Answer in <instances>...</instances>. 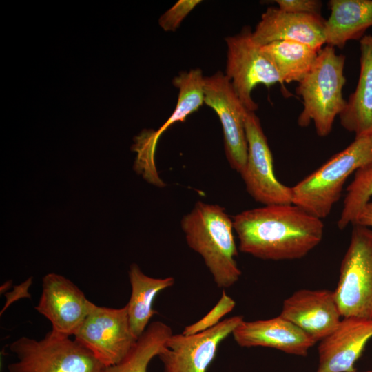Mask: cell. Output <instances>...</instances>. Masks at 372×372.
<instances>
[{"mask_svg":"<svg viewBox=\"0 0 372 372\" xmlns=\"http://www.w3.org/2000/svg\"><path fill=\"white\" fill-rule=\"evenodd\" d=\"M235 306L234 299L223 291L216 304L197 322L186 326L182 333L186 335H194L214 327L223 320L221 319L225 315L234 309Z\"/></svg>","mask_w":372,"mask_h":372,"instance_id":"obj_24","label":"cell"},{"mask_svg":"<svg viewBox=\"0 0 372 372\" xmlns=\"http://www.w3.org/2000/svg\"><path fill=\"white\" fill-rule=\"evenodd\" d=\"M354 225L372 229V199L360 209L352 225Z\"/></svg>","mask_w":372,"mask_h":372,"instance_id":"obj_28","label":"cell"},{"mask_svg":"<svg viewBox=\"0 0 372 372\" xmlns=\"http://www.w3.org/2000/svg\"><path fill=\"white\" fill-rule=\"evenodd\" d=\"M201 3L200 0H179L159 18L160 26L166 32H174L185 18Z\"/></svg>","mask_w":372,"mask_h":372,"instance_id":"obj_25","label":"cell"},{"mask_svg":"<svg viewBox=\"0 0 372 372\" xmlns=\"http://www.w3.org/2000/svg\"><path fill=\"white\" fill-rule=\"evenodd\" d=\"M172 334L171 327L165 323L151 322L126 357L106 367L105 372H147L149 362L158 355Z\"/></svg>","mask_w":372,"mask_h":372,"instance_id":"obj_21","label":"cell"},{"mask_svg":"<svg viewBox=\"0 0 372 372\" xmlns=\"http://www.w3.org/2000/svg\"><path fill=\"white\" fill-rule=\"evenodd\" d=\"M280 316L307 333L316 343L338 327L342 317L334 291L303 289L286 298Z\"/></svg>","mask_w":372,"mask_h":372,"instance_id":"obj_13","label":"cell"},{"mask_svg":"<svg viewBox=\"0 0 372 372\" xmlns=\"http://www.w3.org/2000/svg\"><path fill=\"white\" fill-rule=\"evenodd\" d=\"M232 335L241 347H269L298 356L307 355L316 344L302 330L280 315L267 320H243Z\"/></svg>","mask_w":372,"mask_h":372,"instance_id":"obj_16","label":"cell"},{"mask_svg":"<svg viewBox=\"0 0 372 372\" xmlns=\"http://www.w3.org/2000/svg\"><path fill=\"white\" fill-rule=\"evenodd\" d=\"M128 276L131 295L125 306L132 332L138 339L147 328L151 318L158 313L153 308L155 298L172 287L175 280L173 277H149L136 263L130 266Z\"/></svg>","mask_w":372,"mask_h":372,"instance_id":"obj_19","label":"cell"},{"mask_svg":"<svg viewBox=\"0 0 372 372\" xmlns=\"http://www.w3.org/2000/svg\"><path fill=\"white\" fill-rule=\"evenodd\" d=\"M325 21L321 15L292 13L278 7H269L262 14L252 31V39L259 46L276 41H292L320 51L326 44Z\"/></svg>","mask_w":372,"mask_h":372,"instance_id":"obj_15","label":"cell"},{"mask_svg":"<svg viewBox=\"0 0 372 372\" xmlns=\"http://www.w3.org/2000/svg\"><path fill=\"white\" fill-rule=\"evenodd\" d=\"M233 223L240 251L267 260L303 258L320 243L324 228L322 219L293 203L247 209Z\"/></svg>","mask_w":372,"mask_h":372,"instance_id":"obj_1","label":"cell"},{"mask_svg":"<svg viewBox=\"0 0 372 372\" xmlns=\"http://www.w3.org/2000/svg\"><path fill=\"white\" fill-rule=\"evenodd\" d=\"M17 360L9 372H105L106 366L75 339L52 330L43 339L21 337L10 345Z\"/></svg>","mask_w":372,"mask_h":372,"instance_id":"obj_5","label":"cell"},{"mask_svg":"<svg viewBox=\"0 0 372 372\" xmlns=\"http://www.w3.org/2000/svg\"><path fill=\"white\" fill-rule=\"evenodd\" d=\"M372 338V320L342 318L338 327L320 342L316 372H351Z\"/></svg>","mask_w":372,"mask_h":372,"instance_id":"obj_14","label":"cell"},{"mask_svg":"<svg viewBox=\"0 0 372 372\" xmlns=\"http://www.w3.org/2000/svg\"><path fill=\"white\" fill-rule=\"evenodd\" d=\"M180 226L188 246L202 257L218 287L229 288L238 281L234 223L225 208L198 201Z\"/></svg>","mask_w":372,"mask_h":372,"instance_id":"obj_2","label":"cell"},{"mask_svg":"<svg viewBox=\"0 0 372 372\" xmlns=\"http://www.w3.org/2000/svg\"><path fill=\"white\" fill-rule=\"evenodd\" d=\"M74 339L106 367L122 361L138 340L132 332L126 306L116 309L96 304Z\"/></svg>","mask_w":372,"mask_h":372,"instance_id":"obj_8","label":"cell"},{"mask_svg":"<svg viewBox=\"0 0 372 372\" xmlns=\"http://www.w3.org/2000/svg\"><path fill=\"white\" fill-rule=\"evenodd\" d=\"M32 283V278H28L27 280L21 283L20 285L15 286L14 290L10 293L6 294V303L1 311V314L10 306L13 302L23 298H30V295L28 293V288Z\"/></svg>","mask_w":372,"mask_h":372,"instance_id":"obj_27","label":"cell"},{"mask_svg":"<svg viewBox=\"0 0 372 372\" xmlns=\"http://www.w3.org/2000/svg\"><path fill=\"white\" fill-rule=\"evenodd\" d=\"M284 83H299L313 67L319 51L296 41H280L260 46Z\"/></svg>","mask_w":372,"mask_h":372,"instance_id":"obj_20","label":"cell"},{"mask_svg":"<svg viewBox=\"0 0 372 372\" xmlns=\"http://www.w3.org/2000/svg\"><path fill=\"white\" fill-rule=\"evenodd\" d=\"M372 163V137L355 138L346 148L291 187L292 203L320 219L339 200L347 178Z\"/></svg>","mask_w":372,"mask_h":372,"instance_id":"obj_4","label":"cell"},{"mask_svg":"<svg viewBox=\"0 0 372 372\" xmlns=\"http://www.w3.org/2000/svg\"><path fill=\"white\" fill-rule=\"evenodd\" d=\"M333 291L342 318L372 320V229L353 225Z\"/></svg>","mask_w":372,"mask_h":372,"instance_id":"obj_6","label":"cell"},{"mask_svg":"<svg viewBox=\"0 0 372 372\" xmlns=\"http://www.w3.org/2000/svg\"><path fill=\"white\" fill-rule=\"evenodd\" d=\"M205 103L218 115L223 132L224 148L231 167L240 174L247 157L245 107L228 77L220 71L204 80Z\"/></svg>","mask_w":372,"mask_h":372,"instance_id":"obj_10","label":"cell"},{"mask_svg":"<svg viewBox=\"0 0 372 372\" xmlns=\"http://www.w3.org/2000/svg\"><path fill=\"white\" fill-rule=\"evenodd\" d=\"M351 372H372V370L365 371H351Z\"/></svg>","mask_w":372,"mask_h":372,"instance_id":"obj_30","label":"cell"},{"mask_svg":"<svg viewBox=\"0 0 372 372\" xmlns=\"http://www.w3.org/2000/svg\"><path fill=\"white\" fill-rule=\"evenodd\" d=\"M204 80L200 68L182 72L173 79V85L178 89L176 107L168 119L157 130H152L158 142L161 135L172 125L184 122L187 117L197 111L205 103Z\"/></svg>","mask_w":372,"mask_h":372,"instance_id":"obj_22","label":"cell"},{"mask_svg":"<svg viewBox=\"0 0 372 372\" xmlns=\"http://www.w3.org/2000/svg\"><path fill=\"white\" fill-rule=\"evenodd\" d=\"M326 19V45L342 49L350 40L361 39L372 26V0H331Z\"/></svg>","mask_w":372,"mask_h":372,"instance_id":"obj_18","label":"cell"},{"mask_svg":"<svg viewBox=\"0 0 372 372\" xmlns=\"http://www.w3.org/2000/svg\"><path fill=\"white\" fill-rule=\"evenodd\" d=\"M278 8L288 12L321 15L322 3L318 0H276Z\"/></svg>","mask_w":372,"mask_h":372,"instance_id":"obj_26","label":"cell"},{"mask_svg":"<svg viewBox=\"0 0 372 372\" xmlns=\"http://www.w3.org/2000/svg\"><path fill=\"white\" fill-rule=\"evenodd\" d=\"M12 285V280L6 281L3 285L1 287V293L6 291Z\"/></svg>","mask_w":372,"mask_h":372,"instance_id":"obj_29","label":"cell"},{"mask_svg":"<svg viewBox=\"0 0 372 372\" xmlns=\"http://www.w3.org/2000/svg\"><path fill=\"white\" fill-rule=\"evenodd\" d=\"M372 199V163L358 169L347 188L337 225L342 230L353 225L360 209Z\"/></svg>","mask_w":372,"mask_h":372,"instance_id":"obj_23","label":"cell"},{"mask_svg":"<svg viewBox=\"0 0 372 372\" xmlns=\"http://www.w3.org/2000/svg\"><path fill=\"white\" fill-rule=\"evenodd\" d=\"M360 50L358 81L338 117L341 125L355 138L372 137V34L360 40Z\"/></svg>","mask_w":372,"mask_h":372,"instance_id":"obj_17","label":"cell"},{"mask_svg":"<svg viewBox=\"0 0 372 372\" xmlns=\"http://www.w3.org/2000/svg\"><path fill=\"white\" fill-rule=\"evenodd\" d=\"M227 46L225 75L245 107L249 112L258 108L251 96L259 84L267 87L276 83L284 87L276 68L252 39L249 26L233 36L225 38Z\"/></svg>","mask_w":372,"mask_h":372,"instance_id":"obj_7","label":"cell"},{"mask_svg":"<svg viewBox=\"0 0 372 372\" xmlns=\"http://www.w3.org/2000/svg\"><path fill=\"white\" fill-rule=\"evenodd\" d=\"M247 157L240 174L248 194L263 205L292 203L291 187L276 178L271 151L255 112L248 111L245 118Z\"/></svg>","mask_w":372,"mask_h":372,"instance_id":"obj_9","label":"cell"},{"mask_svg":"<svg viewBox=\"0 0 372 372\" xmlns=\"http://www.w3.org/2000/svg\"><path fill=\"white\" fill-rule=\"evenodd\" d=\"M345 59L344 55L336 54L334 47L326 45L319 51L313 67L296 88L303 104L298 125L304 127L313 122L320 137L331 133L335 118L347 104L342 94L346 83Z\"/></svg>","mask_w":372,"mask_h":372,"instance_id":"obj_3","label":"cell"},{"mask_svg":"<svg viewBox=\"0 0 372 372\" xmlns=\"http://www.w3.org/2000/svg\"><path fill=\"white\" fill-rule=\"evenodd\" d=\"M95 304L65 277L50 273L42 280V291L35 309L59 334L74 335Z\"/></svg>","mask_w":372,"mask_h":372,"instance_id":"obj_12","label":"cell"},{"mask_svg":"<svg viewBox=\"0 0 372 372\" xmlns=\"http://www.w3.org/2000/svg\"><path fill=\"white\" fill-rule=\"evenodd\" d=\"M243 320L235 316L199 333L172 334L158 355L163 372H207L220 344Z\"/></svg>","mask_w":372,"mask_h":372,"instance_id":"obj_11","label":"cell"}]
</instances>
